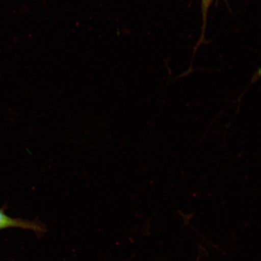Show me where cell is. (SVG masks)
<instances>
[{"mask_svg": "<svg viewBox=\"0 0 261 261\" xmlns=\"http://www.w3.org/2000/svg\"><path fill=\"white\" fill-rule=\"evenodd\" d=\"M208 1H210V0H204V2H206L207 3H208Z\"/></svg>", "mask_w": 261, "mask_h": 261, "instance_id": "7a4b0ae2", "label": "cell"}, {"mask_svg": "<svg viewBox=\"0 0 261 261\" xmlns=\"http://www.w3.org/2000/svg\"><path fill=\"white\" fill-rule=\"evenodd\" d=\"M8 228H20L22 229L32 230L36 233H44L45 229L43 225L36 221H31L14 218L8 216L5 212V208H0V230Z\"/></svg>", "mask_w": 261, "mask_h": 261, "instance_id": "6da1fadb", "label": "cell"}]
</instances>
